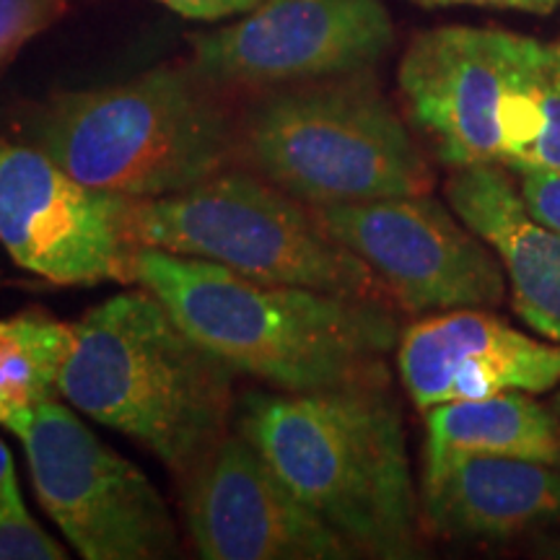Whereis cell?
<instances>
[{
	"mask_svg": "<svg viewBox=\"0 0 560 560\" xmlns=\"http://www.w3.org/2000/svg\"><path fill=\"white\" fill-rule=\"evenodd\" d=\"M240 161L306 206L429 195L433 172L366 70L272 91L240 122Z\"/></svg>",
	"mask_w": 560,
	"mask_h": 560,
	"instance_id": "obj_5",
	"label": "cell"
},
{
	"mask_svg": "<svg viewBox=\"0 0 560 560\" xmlns=\"http://www.w3.org/2000/svg\"><path fill=\"white\" fill-rule=\"evenodd\" d=\"M503 166L560 172V39L542 42L532 120L522 138L511 145Z\"/></svg>",
	"mask_w": 560,
	"mask_h": 560,
	"instance_id": "obj_18",
	"label": "cell"
},
{
	"mask_svg": "<svg viewBox=\"0 0 560 560\" xmlns=\"http://www.w3.org/2000/svg\"><path fill=\"white\" fill-rule=\"evenodd\" d=\"M550 552H552V556H556V558H560V540H556V542L550 545Z\"/></svg>",
	"mask_w": 560,
	"mask_h": 560,
	"instance_id": "obj_25",
	"label": "cell"
},
{
	"mask_svg": "<svg viewBox=\"0 0 560 560\" xmlns=\"http://www.w3.org/2000/svg\"><path fill=\"white\" fill-rule=\"evenodd\" d=\"M130 229L140 247L397 310L380 276L330 236L312 206L249 170H226L170 198L132 200Z\"/></svg>",
	"mask_w": 560,
	"mask_h": 560,
	"instance_id": "obj_6",
	"label": "cell"
},
{
	"mask_svg": "<svg viewBox=\"0 0 560 560\" xmlns=\"http://www.w3.org/2000/svg\"><path fill=\"white\" fill-rule=\"evenodd\" d=\"M540 50L537 39L478 26H441L410 42L397 81L412 122L446 166H503L509 100Z\"/></svg>",
	"mask_w": 560,
	"mask_h": 560,
	"instance_id": "obj_10",
	"label": "cell"
},
{
	"mask_svg": "<svg viewBox=\"0 0 560 560\" xmlns=\"http://www.w3.org/2000/svg\"><path fill=\"white\" fill-rule=\"evenodd\" d=\"M312 213L380 276L397 310H490L506 296L501 257L431 192L312 206Z\"/></svg>",
	"mask_w": 560,
	"mask_h": 560,
	"instance_id": "obj_9",
	"label": "cell"
},
{
	"mask_svg": "<svg viewBox=\"0 0 560 560\" xmlns=\"http://www.w3.org/2000/svg\"><path fill=\"white\" fill-rule=\"evenodd\" d=\"M138 285L231 369L278 392L389 382L384 359L400 340L392 306L262 283L156 247L138 249Z\"/></svg>",
	"mask_w": 560,
	"mask_h": 560,
	"instance_id": "obj_1",
	"label": "cell"
},
{
	"mask_svg": "<svg viewBox=\"0 0 560 560\" xmlns=\"http://www.w3.org/2000/svg\"><path fill=\"white\" fill-rule=\"evenodd\" d=\"M465 454L560 467V418L532 400L529 392H501L486 400L444 402L425 410L423 470H436Z\"/></svg>",
	"mask_w": 560,
	"mask_h": 560,
	"instance_id": "obj_16",
	"label": "cell"
},
{
	"mask_svg": "<svg viewBox=\"0 0 560 560\" xmlns=\"http://www.w3.org/2000/svg\"><path fill=\"white\" fill-rule=\"evenodd\" d=\"M213 89L195 66L153 68L115 86L55 94L19 128L24 143L91 187L170 198L240 161V122Z\"/></svg>",
	"mask_w": 560,
	"mask_h": 560,
	"instance_id": "obj_4",
	"label": "cell"
},
{
	"mask_svg": "<svg viewBox=\"0 0 560 560\" xmlns=\"http://www.w3.org/2000/svg\"><path fill=\"white\" fill-rule=\"evenodd\" d=\"M556 410H558V416H560V395H558V400H556Z\"/></svg>",
	"mask_w": 560,
	"mask_h": 560,
	"instance_id": "obj_26",
	"label": "cell"
},
{
	"mask_svg": "<svg viewBox=\"0 0 560 560\" xmlns=\"http://www.w3.org/2000/svg\"><path fill=\"white\" fill-rule=\"evenodd\" d=\"M420 5H488V9H514L527 13H552L560 0H416Z\"/></svg>",
	"mask_w": 560,
	"mask_h": 560,
	"instance_id": "obj_23",
	"label": "cell"
},
{
	"mask_svg": "<svg viewBox=\"0 0 560 560\" xmlns=\"http://www.w3.org/2000/svg\"><path fill=\"white\" fill-rule=\"evenodd\" d=\"M68 552L55 542L24 506L19 480L0 499V560H66Z\"/></svg>",
	"mask_w": 560,
	"mask_h": 560,
	"instance_id": "obj_19",
	"label": "cell"
},
{
	"mask_svg": "<svg viewBox=\"0 0 560 560\" xmlns=\"http://www.w3.org/2000/svg\"><path fill=\"white\" fill-rule=\"evenodd\" d=\"M68 0H0V73L26 42L62 19Z\"/></svg>",
	"mask_w": 560,
	"mask_h": 560,
	"instance_id": "obj_20",
	"label": "cell"
},
{
	"mask_svg": "<svg viewBox=\"0 0 560 560\" xmlns=\"http://www.w3.org/2000/svg\"><path fill=\"white\" fill-rule=\"evenodd\" d=\"M73 330L60 400L145 446L177 480L221 444L240 371L195 340L156 293L138 285L109 296Z\"/></svg>",
	"mask_w": 560,
	"mask_h": 560,
	"instance_id": "obj_3",
	"label": "cell"
},
{
	"mask_svg": "<svg viewBox=\"0 0 560 560\" xmlns=\"http://www.w3.org/2000/svg\"><path fill=\"white\" fill-rule=\"evenodd\" d=\"M395 30L382 0H262L242 21L192 34V66L215 86L270 89L374 66Z\"/></svg>",
	"mask_w": 560,
	"mask_h": 560,
	"instance_id": "obj_11",
	"label": "cell"
},
{
	"mask_svg": "<svg viewBox=\"0 0 560 560\" xmlns=\"http://www.w3.org/2000/svg\"><path fill=\"white\" fill-rule=\"evenodd\" d=\"M19 439L39 506L81 558L179 556L177 524L149 475L104 444L60 397L42 402Z\"/></svg>",
	"mask_w": 560,
	"mask_h": 560,
	"instance_id": "obj_7",
	"label": "cell"
},
{
	"mask_svg": "<svg viewBox=\"0 0 560 560\" xmlns=\"http://www.w3.org/2000/svg\"><path fill=\"white\" fill-rule=\"evenodd\" d=\"M236 431L350 550L384 560L418 556L420 503L389 382L249 392Z\"/></svg>",
	"mask_w": 560,
	"mask_h": 560,
	"instance_id": "obj_2",
	"label": "cell"
},
{
	"mask_svg": "<svg viewBox=\"0 0 560 560\" xmlns=\"http://www.w3.org/2000/svg\"><path fill=\"white\" fill-rule=\"evenodd\" d=\"M444 192L454 215L501 257L516 314L532 330L560 342V234L532 219L511 170L462 166L446 179Z\"/></svg>",
	"mask_w": 560,
	"mask_h": 560,
	"instance_id": "obj_15",
	"label": "cell"
},
{
	"mask_svg": "<svg viewBox=\"0 0 560 560\" xmlns=\"http://www.w3.org/2000/svg\"><path fill=\"white\" fill-rule=\"evenodd\" d=\"M166 9L177 11L179 16L198 21H219L236 13H249L262 0H159Z\"/></svg>",
	"mask_w": 560,
	"mask_h": 560,
	"instance_id": "obj_22",
	"label": "cell"
},
{
	"mask_svg": "<svg viewBox=\"0 0 560 560\" xmlns=\"http://www.w3.org/2000/svg\"><path fill=\"white\" fill-rule=\"evenodd\" d=\"M397 369L418 410L560 384V346L524 335L486 310L429 314L397 340Z\"/></svg>",
	"mask_w": 560,
	"mask_h": 560,
	"instance_id": "obj_13",
	"label": "cell"
},
{
	"mask_svg": "<svg viewBox=\"0 0 560 560\" xmlns=\"http://www.w3.org/2000/svg\"><path fill=\"white\" fill-rule=\"evenodd\" d=\"M132 200L0 138V244L19 268L55 285L138 283Z\"/></svg>",
	"mask_w": 560,
	"mask_h": 560,
	"instance_id": "obj_8",
	"label": "cell"
},
{
	"mask_svg": "<svg viewBox=\"0 0 560 560\" xmlns=\"http://www.w3.org/2000/svg\"><path fill=\"white\" fill-rule=\"evenodd\" d=\"M75 330L50 312L24 310L0 319V425L19 436L42 402L60 397V374Z\"/></svg>",
	"mask_w": 560,
	"mask_h": 560,
	"instance_id": "obj_17",
	"label": "cell"
},
{
	"mask_svg": "<svg viewBox=\"0 0 560 560\" xmlns=\"http://www.w3.org/2000/svg\"><path fill=\"white\" fill-rule=\"evenodd\" d=\"M420 520L446 540H514L560 522V470L490 454L454 457L423 470Z\"/></svg>",
	"mask_w": 560,
	"mask_h": 560,
	"instance_id": "obj_14",
	"label": "cell"
},
{
	"mask_svg": "<svg viewBox=\"0 0 560 560\" xmlns=\"http://www.w3.org/2000/svg\"><path fill=\"white\" fill-rule=\"evenodd\" d=\"M524 208L535 221L560 234V172L552 170H511Z\"/></svg>",
	"mask_w": 560,
	"mask_h": 560,
	"instance_id": "obj_21",
	"label": "cell"
},
{
	"mask_svg": "<svg viewBox=\"0 0 560 560\" xmlns=\"http://www.w3.org/2000/svg\"><path fill=\"white\" fill-rule=\"evenodd\" d=\"M182 520L206 560H342L355 552L240 431L179 480Z\"/></svg>",
	"mask_w": 560,
	"mask_h": 560,
	"instance_id": "obj_12",
	"label": "cell"
},
{
	"mask_svg": "<svg viewBox=\"0 0 560 560\" xmlns=\"http://www.w3.org/2000/svg\"><path fill=\"white\" fill-rule=\"evenodd\" d=\"M13 480H16V470H13V457H11L9 446L0 441V499H3L5 490H9Z\"/></svg>",
	"mask_w": 560,
	"mask_h": 560,
	"instance_id": "obj_24",
	"label": "cell"
}]
</instances>
